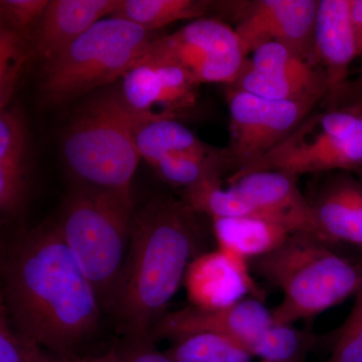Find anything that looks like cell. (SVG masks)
<instances>
[{"label": "cell", "mask_w": 362, "mask_h": 362, "mask_svg": "<svg viewBox=\"0 0 362 362\" xmlns=\"http://www.w3.org/2000/svg\"><path fill=\"white\" fill-rule=\"evenodd\" d=\"M1 304L21 335L59 356L94 337L103 313L58 223L18 233L2 247Z\"/></svg>", "instance_id": "obj_1"}, {"label": "cell", "mask_w": 362, "mask_h": 362, "mask_svg": "<svg viewBox=\"0 0 362 362\" xmlns=\"http://www.w3.org/2000/svg\"><path fill=\"white\" fill-rule=\"evenodd\" d=\"M194 211L185 202L156 197L133 216L129 250L110 314L124 337L150 335L168 313L201 245Z\"/></svg>", "instance_id": "obj_2"}, {"label": "cell", "mask_w": 362, "mask_h": 362, "mask_svg": "<svg viewBox=\"0 0 362 362\" xmlns=\"http://www.w3.org/2000/svg\"><path fill=\"white\" fill-rule=\"evenodd\" d=\"M312 233H292L277 250L252 259L250 267L282 292L273 322L291 325L332 308L362 285V265L335 252Z\"/></svg>", "instance_id": "obj_3"}, {"label": "cell", "mask_w": 362, "mask_h": 362, "mask_svg": "<svg viewBox=\"0 0 362 362\" xmlns=\"http://www.w3.org/2000/svg\"><path fill=\"white\" fill-rule=\"evenodd\" d=\"M133 216L132 197L75 185L57 221L107 313L127 258Z\"/></svg>", "instance_id": "obj_4"}, {"label": "cell", "mask_w": 362, "mask_h": 362, "mask_svg": "<svg viewBox=\"0 0 362 362\" xmlns=\"http://www.w3.org/2000/svg\"><path fill=\"white\" fill-rule=\"evenodd\" d=\"M136 118L115 92L78 109L62 139L64 160L75 185L132 197L131 185L142 159L133 136Z\"/></svg>", "instance_id": "obj_5"}, {"label": "cell", "mask_w": 362, "mask_h": 362, "mask_svg": "<svg viewBox=\"0 0 362 362\" xmlns=\"http://www.w3.org/2000/svg\"><path fill=\"white\" fill-rule=\"evenodd\" d=\"M154 32L118 18L98 21L42 66L45 103L59 105L112 84L139 61L156 39Z\"/></svg>", "instance_id": "obj_6"}, {"label": "cell", "mask_w": 362, "mask_h": 362, "mask_svg": "<svg viewBox=\"0 0 362 362\" xmlns=\"http://www.w3.org/2000/svg\"><path fill=\"white\" fill-rule=\"evenodd\" d=\"M362 168V112L311 114L256 165L233 175L283 171L296 176Z\"/></svg>", "instance_id": "obj_7"}, {"label": "cell", "mask_w": 362, "mask_h": 362, "mask_svg": "<svg viewBox=\"0 0 362 362\" xmlns=\"http://www.w3.org/2000/svg\"><path fill=\"white\" fill-rule=\"evenodd\" d=\"M230 144L225 149L233 175L256 165L311 115L315 101H272L244 90L226 92Z\"/></svg>", "instance_id": "obj_8"}, {"label": "cell", "mask_w": 362, "mask_h": 362, "mask_svg": "<svg viewBox=\"0 0 362 362\" xmlns=\"http://www.w3.org/2000/svg\"><path fill=\"white\" fill-rule=\"evenodd\" d=\"M140 59L175 64L199 85H232L247 57L235 28L216 18L192 21L170 35L157 37Z\"/></svg>", "instance_id": "obj_9"}, {"label": "cell", "mask_w": 362, "mask_h": 362, "mask_svg": "<svg viewBox=\"0 0 362 362\" xmlns=\"http://www.w3.org/2000/svg\"><path fill=\"white\" fill-rule=\"evenodd\" d=\"M228 89L244 90L272 101L325 100L329 92L325 71L313 59L279 42L259 45L247 59Z\"/></svg>", "instance_id": "obj_10"}, {"label": "cell", "mask_w": 362, "mask_h": 362, "mask_svg": "<svg viewBox=\"0 0 362 362\" xmlns=\"http://www.w3.org/2000/svg\"><path fill=\"white\" fill-rule=\"evenodd\" d=\"M199 84L181 66L140 59L121 78V104L143 120L175 119L194 106Z\"/></svg>", "instance_id": "obj_11"}, {"label": "cell", "mask_w": 362, "mask_h": 362, "mask_svg": "<svg viewBox=\"0 0 362 362\" xmlns=\"http://www.w3.org/2000/svg\"><path fill=\"white\" fill-rule=\"evenodd\" d=\"M240 6L235 30L247 57L259 45L279 42L315 61L317 0H258Z\"/></svg>", "instance_id": "obj_12"}, {"label": "cell", "mask_w": 362, "mask_h": 362, "mask_svg": "<svg viewBox=\"0 0 362 362\" xmlns=\"http://www.w3.org/2000/svg\"><path fill=\"white\" fill-rule=\"evenodd\" d=\"M273 324L272 311L261 300L244 299L223 308L192 306L162 316L150 332L154 341L180 339L197 333H216L235 340L249 352L252 342Z\"/></svg>", "instance_id": "obj_13"}, {"label": "cell", "mask_w": 362, "mask_h": 362, "mask_svg": "<svg viewBox=\"0 0 362 362\" xmlns=\"http://www.w3.org/2000/svg\"><path fill=\"white\" fill-rule=\"evenodd\" d=\"M230 182L235 194L268 220L278 221L294 233H309L324 240L296 176L283 171H256L230 176Z\"/></svg>", "instance_id": "obj_14"}, {"label": "cell", "mask_w": 362, "mask_h": 362, "mask_svg": "<svg viewBox=\"0 0 362 362\" xmlns=\"http://www.w3.org/2000/svg\"><path fill=\"white\" fill-rule=\"evenodd\" d=\"M185 282L188 299L202 308L232 306L249 293L261 301L264 296L252 277L249 261L221 250L194 259Z\"/></svg>", "instance_id": "obj_15"}, {"label": "cell", "mask_w": 362, "mask_h": 362, "mask_svg": "<svg viewBox=\"0 0 362 362\" xmlns=\"http://www.w3.org/2000/svg\"><path fill=\"white\" fill-rule=\"evenodd\" d=\"M314 57L325 71L329 108L349 82V68L357 58L350 0H320L314 30Z\"/></svg>", "instance_id": "obj_16"}, {"label": "cell", "mask_w": 362, "mask_h": 362, "mask_svg": "<svg viewBox=\"0 0 362 362\" xmlns=\"http://www.w3.org/2000/svg\"><path fill=\"white\" fill-rule=\"evenodd\" d=\"M120 0H52L30 40L33 58L44 64L61 54L104 16H112Z\"/></svg>", "instance_id": "obj_17"}, {"label": "cell", "mask_w": 362, "mask_h": 362, "mask_svg": "<svg viewBox=\"0 0 362 362\" xmlns=\"http://www.w3.org/2000/svg\"><path fill=\"white\" fill-rule=\"evenodd\" d=\"M310 204L324 240L362 247L361 180L349 171H337L323 183Z\"/></svg>", "instance_id": "obj_18"}, {"label": "cell", "mask_w": 362, "mask_h": 362, "mask_svg": "<svg viewBox=\"0 0 362 362\" xmlns=\"http://www.w3.org/2000/svg\"><path fill=\"white\" fill-rule=\"evenodd\" d=\"M214 232L221 251L250 261L265 256L295 233L277 221L258 218H214Z\"/></svg>", "instance_id": "obj_19"}, {"label": "cell", "mask_w": 362, "mask_h": 362, "mask_svg": "<svg viewBox=\"0 0 362 362\" xmlns=\"http://www.w3.org/2000/svg\"><path fill=\"white\" fill-rule=\"evenodd\" d=\"M133 136L140 156L150 166L175 154L207 156L218 151L202 141L175 119L143 120L136 118L133 122Z\"/></svg>", "instance_id": "obj_20"}, {"label": "cell", "mask_w": 362, "mask_h": 362, "mask_svg": "<svg viewBox=\"0 0 362 362\" xmlns=\"http://www.w3.org/2000/svg\"><path fill=\"white\" fill-rule=\"evenodd\" d=\"M209 6L204 0H120L111 16L156 32L175 21L204 18Z\"/></svg>", "instance_id": "obj_21"}, {"label": "cell", "mask_w": 362, "mask_h": 362, "mask_svg": "<svg viewBox=\"0 0 362 362\" xmlns=\"http://www.w3.org/2000/svg\"><path fill=\"white\" fill-rule=\"evenodd\" d=\"M175 362H252L242 345L216 333H197L175 340L165 351Z\"/></svg>", "instance_id": "obj_22"}, {"label": "cell", "mask_w": 362, "mask_h": 362, "mask_svg": "<svg viewBox=\"0 0 362 362\" xmlns=\"http://www.w3.org/2000/svg\"><path fill=\"white\" fill-rule=\"evenodd\" d=\"M311 344L310 335L273 322L252 342L249 354L262 361L302 362Z\"/></svg>", "instance_id": "obj_23"}, {"label": "cell", "mask_w": 362, "mask_h": 362, "mask_svg": "<svg viewBox=\"0 0 362 362\" xmlns=\"http://www.w3.org/2000/svg\"><path fill=\"white\" fill-rule=\"evenodd\" d=\"M32 58L30 45L18 33L0 28V109L4 110L18 85L21 73Z\"/></svg>", "instance_id": "obj_24"}, {"label": "cell", "mask_w": 362, "mask_h": 362, "mask_svg": "<svg viewBox=\"0 0 362 362\" xmlns=\"http://www.w3.org/2000/svg\"><path fill=\"white\" fill-rule=\"evenodd\" d=\"M49 2V0H1V26L18 33L30 45L33 32Z\"/></svg>", "instance_id": "obj_25"}, {"label": "cell", "mask_w": 362, "mask_h": 362, "mask_svg": "<svg viewBox=\"0 0 362 362\" xmlns=\"http://www.w3.org/2000/svg\"><path fill=\"white\" fill-rule=\"evenodd\" d=\"M28 134L20 112H0V163H25Z\"/></svg>", "instance_id": "obj_26"}, {"label": "cell", "mask_w": 362, "mask_h": 362, "mask_svg": "<svg viewBox=\"0 0 362 362\" xmlns=\"http://www.w3.org/2000/svg\"><path fill=\"white\" fill-rule=\"evenodd\" d=\"M28 194L25 163H0V209L16 218L25 206Z\"/></svg>", "instance_id": "obj_27"}, {"label": "cell", "mask_w": 362, "mask_h": 362, "mask_svg": "<svg viewBox=\"0 0 362 362\" xmlns=\"http://www.w3.org/2000/svg\"><path fill=\"white\" fill-rule=\"evenodd\" d=\"M40 349L37 343L14 330L0 306V362H33Z\"/></svg>", "instance_id": "obj_28"}, {"label": "cell", "mask_w": 362, "mask_h": 362, "mask_svg": "<svg viewBox=\"0 0 362 362\" xmlns=\"http://www.w3.org/2000/svg\"><path fill=\"white\" fill-rule=\"evenodd\" d=\"M150 335L124 337L114 346L120 362H175L154 345Z\"/></svg>", "instance_id": "obj_29"}, {"label": "cell", "mask_w": 362, "mask_h": 362, "mask_svg": "<svg viewBox=\"0 0 362 362\" xmlns=\"http://www.w3.org/2000/svg\"><path fill=\"white\" fill-rule=\"evenodd\" d=\"M326 362H362V334L351 313L339 330L332 354Z\"/></svg>", "instance_id": "obj_30"}, {"label": "cell", "mask_w": 362, "mask_h": 362, "mask_svg": "<svg viewBox=\"0 0 362 362\" xmlns=\"http://www.w3.org/2000/svg\"><path fill=\"white\" fill-rule=\"evenodd\" d=\"M327 110L362 112V73L350 80Z\"/></svg>", "instance_id": "obj_31"}, {"label": "cell", "mask_w": 362, "mask_h": 362, "mask_svg": "<svg viewBox=\"0 0 362 362\" xmlns=\"http://www.w3.org/2000/svg\"><path fill=\"white\" fill-rule=\"evenodd\" d=\"M351 21L356 37L357 58L362 59V0H350ZM362 73V69L361 71Z\"/></svg>", "instance_id": "obj_32"}, {"label": "cell", "mask_w": 362, "mask_h": 362, "mask_svg": "<svg viewBox=\"0 0 362 362\" xmlns=\"http://www.w3.org/2000/svg\"><path fill=\"white\" fill-rule=\"evenodd\" d=\"M66 357V356H64ZM70 362H120L118 356H117L115 349H112L107 354L98 356H73L66 357Z\"/></svg>", "instance_id": "obj_33"}, {"label": "cell", "mask_w": 362, "mask_h": 362, "mask_svg": "<svg viewBox=\"0 0 362 362\" xmlns=\"http://www.w3.org/2000/svg\"><path fill=\"white\" fill-rule=\"evenodd\" d=\"M350 313L356 318L357 324H358L359 329L361 331L362 334V285L359 288L358 291L356 294V303H354V308H352Z\"/></svg>", "instance_id": "obj_34"}, {"label": "cell", "mask_w": 362, "mask_h": 362, "mask_svg": "<svg viewBox=\"0 0 362 362\" xmlns=\"http://www.w3.org/2000/svg\"><path fill=\"white\" fill-rule=\"evenodd\" d=\"M33 362H70L66 357L59 356H52V354H45L44 350L40 349L35 356Z\"/></svg>", "instance_id": "obj_35"}, {"label": "cell", "mask_w": 362, "mask_h": 362, "mask_svg": "<svg viewBox=\"0 0 362 362\" xmlns=\"http://www.w3.org/2000/svg\"><path fill=\"white\" fill-rule=\"evenodd\" d=\"M358 173H361V180H362V168L359 169Z\"/></svg>", "instance_id": "obj_36"}, {"label": "cell", "mask_w": 362, "mask_h": 362, "mask_svg": "<svg viewBox=\"0 0 362 362\" xmlns=\"http://www.w3.org/2000/svg\"><path fill=\"white\" fill-rule=\"evenodd\" d=\"M261 362H285V361H261Z\"/></svg>", "instance_id": "obj_37"}]
</instances>
